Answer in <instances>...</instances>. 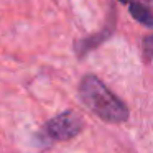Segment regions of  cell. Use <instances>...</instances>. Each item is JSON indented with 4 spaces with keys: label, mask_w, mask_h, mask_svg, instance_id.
Returning <instances> with one entry per match:
<instances>
[{
    "label": "cell",
    "mask_w": 153,
    "mask_h": 153,
    "mask_svg": "<svg viewBox=\"0 0 153 153\" xmlns=\"http://www.w3.org/2000/svg\"><path fill=\"white\" fill-rule=\"evenodd\" d=\"M79 92H81L82 102L96 115H99L105 122L119 123V122H125L128 119L127 105L115 94H112L107 89V86L99 77L86 76L81 81Z\"/></svg>",
    "instance_id": "obj_1"
},
{
    "label": "cell",
    "mask_w": 153,
    "mask_h": 153,
    "mask_svg": "<svg viewBox=\"0 0 153 153\" xmlns=\"http://www.w3.org/2000/svg\"><path fill=\"white\" fill-rule=\"evenodd\" d=\"M143 56L146 59L153 58V35H150V36H146L143 40Z\"/></svg>",
    "instance_id": "obj_4"
},
{
    "label": "cell",
    "mask_w": 153,
    "mask_h": 153,
    "mask_svg": "<svg viewBox=\"0 0 153 153\" xmlns=\"http://www.w3.org/2000/svg\"><path fill=\"white\" fill-rule=\"evenodd\" d=\"M130 13L145 27H153V0H132Z\"/></svg>",
    "instance_id": "obj_3"
},
{
    "label": "cell",
    "mask_w": 153,
    "mask_h": 153,
    "mask_svg": "<svg viewBox=\"0 0 153 153\" xmlns=\"http://www.w3.org/2000/svg\"><path fill=\"white\" fill-rule=\"evenodd\" d=\"M119 2H122V4H128V5H130V2H132V0H119Z\"/></svg>",
    "instance_id": "obj_5"
},
{
    "label": "cell",
    "mask_w": 153,
    "mask_h": 153,
    "mask_svg": "<svg viewBox=\"0 0 153 153\" xmlns=\"http://www.w3.org/2000/svg\"><path fill=\"white\" fill-rule=\"evenodd\" d=\"M84 123L77 114H74L73 110H68L64 114H59L54 119H51L46 123V130L53 138L56 140H69L73 137H76L77 133L82 130Z\"/></svg>",
    "instance_id": "obj_2"
}]
</instances>
